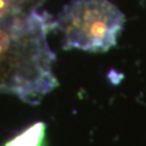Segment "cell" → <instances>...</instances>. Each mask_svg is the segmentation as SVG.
I'll return each instance as SVG.
<instances>
[{
    "instance_id": "obj_1",
    "label": "cell",
    "mask_w": 146,
    "mask_h": 146,
    "mask_svg": "<svg viewBox=\"0 0 146 146\" xmlns=\"http://www.w3.org/2000/svg\"><path fill=\"white\" fill-rule=\"evenodd\" d=\"M54 21L36 10L0 22V93L38 104L58 85L48 42Z\"/></svg>"
},
{
    "instance_id": "obj_2",
    "label": "cell",
    "mask_w": 146,
    "mask_h": 146,
    "mask_svg": "<svg viewBox=\"0 0 146 146\" xmlns=\"http://www.w3.org/2000/svg\"><path fill=\"white\" fill-rule=\"evenodd\" d=\"M125 23L110 0H72L54 21L66 50L105 52L117 44Z\"/></svg>"
},
{
    "instance_id": "obj_3",
    "label": "cell",
    "mask_w": 146,
    "mask_h": 146,
    "mask_svg": "<svg viewBox=\"0 0 146 146\" xmlns=\"http://www.w3.org/2000/svg\"><path fill=\"white\" fill-rule=\"evenodd\" d=\"M45 139V124L34 123L22 133L7 140L3 146H43Z\"/></svg>"
},
{
    "instance_id": "obj_4",
    "label": "cell",
    "mask_w": 146,
    "mask_h": 146,
    "mask_svg": "<svg viewBox=\"0 0 146 146\" xmlns=\"http://www.w3.org/2000/svg\"><path fill=\"white\" fill-rule=\"evenodd\" d=\"M42 0H0V22L36 10Z\"/></svg>"
}]
</instances>
